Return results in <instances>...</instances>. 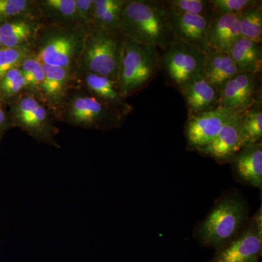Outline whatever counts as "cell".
Returning a JSON list of instances; mask_svg holds the SVG:
<instances>
[{
	"instance_id": "4dcf8cb0",
	"label": "cell",
	"mask_w": 262,
	"mask_h": 262,
	"mask_svg": "<svg viewBox=\"0 0 262 262\" xmlns=\"http://www.w3.org/2000/svg\"><path fill=\"white\" fill-rule=\"evenodd\" d=\"M32 53L33 51L22 48H2L0 49V77L12 69L19 67L24 58Z\"/></svg>"
},
{
	"instance_id": "4316f807",
	"label": "cell",
	"mask_w": 262,
	"mask_h": 262,
	"mask_svg": "<svg viewBox=\"0 0 262 262\" xmlns=\"http://www.w3.org/2000/svg\"><path fill=\"white\" fill-rule=\"evenodd\" d=\"M27 15L39 16L37 0H0V25Z\"/></svg>"
},
{
	"instance_id": "f546056e",
	"label": "cell",
	"mask_w": 262,
	"mask_h": 262,
	"mask_svg": "<svg viewBox=\"0 0 262 262\" xmlns=\"http://www.w3.org/2000/svg\"><path fill=\"white\" fill-rule=\"evenodd\" d=\"M256 0H211L213 12L220 14L239 15L256 6Z\"/></svg>"
},
{
	"instance_id": "277c9868",
	"label": "cell",
	"mask_w": 262,
	"mask_h": 262,
	"mask_svg": "<svg viewBox=\"0 0 262 262\" xmlns=\"http://www.w3.org/2000/svg\"><path fill=\"white\" fill-rule=\"evenodd\" d=\"M89 32L81 26L46 24L38 36L34 54L43 65L77 70Z\"/></svg>"
},
{
	"instance_id": "ffe728a7",
	"label": "cell",
	"mask_w": 262,
	"mask_h": 262,
	"mask_svg": "<svg viewBox=\"0 0 262 262\" xmlns=\"http://www.w3.org/2000/svg\"><path fill=\"white\" fill-rule=\"evenodd\" d=\"M125 0H95L92 26L116 37H121L122 10Z\"/></svg>"
},
{
	"instance_id": "3957f363",
	"label": "cell",
	"mask_w": 262,
	"mask_h": 262,
	"mask_svg": "<svg viewBox=\"0 0 262 262\" xmlns=\"http://www.w3.org/2000/svg\"><path fill=\"white\" fill-rule=\"evenodd\" d=\"M248 215L247 203L242 196H223L198 226L195 237L202 246L219 249L242 232L249 221Z\"/></svg>"
},
{
	"instance_id": "d4e9b609",
	"label": "cell",
	"mask_w": 262,
	"mask_h": 262,
	"mask_svg": "<svg viewBox=\"0 0 262 262\" xmlns=\"http://www.w3.org/2000/svg\"><path fill=\"white\" fill-rule=\"evenodd\" d=\"M27 84V92L34 95L44 102L42 97V85L45 79L43 64L34 53L26 57L19 65ZM45 103V102H44Z\"/></svg>"
},
{
	"instance_id": "8fae6325",
	"label": "cell",
	"mask_w": 262,
	"mask_h": 262,
	"mask_svg": "<svg viewBox=\"0 0 262 262\" xmlns=\"http://www.w3.org/2000/svg\"><path fill=\"white\" fill-rule=\"evenodd\" d=\"M258 76L247 72L234 75L221 91L218 108L239 115L261 102Z\"/></svg>"
},
{
	"instance_id": "6da1fadb",
	"label": "cell",
	"mask_w": 262,
	"mask_h": 262,
	"mask_svg": "<svg viewBox=\"0 0 262 262\" xmlns=\"http://www.w3.org/2000/svg\"><path fill=\"white\" fill-rule=\"evenodd\" d=\"M121 36L165 51L173 39L164 2L125 0Z\"/></svg>"
},
{
	"instance_id": "603a6c76",
	"label": "cell",
	"mask_w": 262,
	"mask_h": 262,
	"mask_svg": "<svg viewBox=\"0 0 262 262\" xmlns=\"http://www.w3.org/2000/svg\"><path fill=\"white\" fill-rule=\"evenodd\" d=\"M228 53L239 72L259 75L261 72V44L241 37L229 50Z\"/></svg>"
},
{
	"instance_id": "ac0fdd59",
	"label": "cell",
	"mask_w": 262,
	"mask_h": 262,
	"mask_svg": "<svg viewBox=\"0 0 262 262\" xmlns=\"http://www.w3.org/2000/svg\"><path fill=\"white\" fill-rule=\"evenodd\" d=\"M188 115H199L218 108L221 91L201 77L181 90Z\"/></svg>"
},
{
	"instance_id": "7c38bea8",
	"label": "cell",
	"mask_w": 262,
	"mask_h": 262,
	"mask_svg": "<svg viewBox=\"0 0 262 262\" xmlns=\"http://www.w3.org/2000/svg\"><path fill=\"white\" fill-rule=\"evenodd\" d=\"M243 113L229 122L210 144L198 150V152L218 163H231L235 155L247 146L243 130Z\"/></svg>"
},
{
	"instance_id": "f1b7e54d",
	"label": "cell",
	"mask_w": 262,
	"mask_h": 262,
	"mask_svg": "<svg viewBox=\"0 0 262 262\" xmlns=\"http://www.w3.org/2000/svg\"><path fill=\"white\" fill-rule=\"evenodd\" d=\"M164 3L168 9L177 13L211 15L213 13L211 1L206 0H170Z\"/></svg>"
},
{
	"instance_id": "30bf717a",
	"label": "cell",
	"mask_w": 262,
	"mask_h": 262,
	"mask_svg": "<svg viewBox=\"0 0 262 262\" xmlns=\"http://www.w3.org/2000/svg\"><path fill=\"white\" fill-rule=\"evenodd\" d=\"M237 115L220 108L199 115H188L184 128L187 150L198 151L208 145Z\"/></svg>"
},
{
	"instance_id": "44dd1931",
	"label": "cell",
	"mask_w": 262,
	"mask_h": 262,
	"mask_svg": "<svg viewBox=\"0 0 262 262\" xmlns=\"http://www.w3.org/2000/svg\"><path fill=\"white\" fill-rule=\"evenodd\" d=\"M37 9L45 24L59 27L79 25L75 0H37Z\"/></svg>"
},
{
	"instance_id": "9c48e42d",
	"label": "cell",
	"mask_w": 262,
	"mask_h": 262,
	"mask_svg": "<svg viewBox=\"0 0 262 262\" xmlns=\"http://www.w3.org/2000/svg\"><path fill=\"white\" fill-rule=\"evenodd\" d=\"M261 206L232 241L216 250L208 262H258L262 252Z\"/></svg>"
},
{
	"instance_id": "83f0119b",
	"label": "cell",
	"mask_w": 262,
	"mask_h": 262,
	"mask_svg": "<svg viewBox=\"0 0 262 262\" xmlns=\"http://www.w3.org/2000/svg\"><path fill=\"white\" fill-rule=\"evenodd\" d=\"M243 130L247 145L261 142L262 139L261 103H257L243 113Z\"/></svg>"
},
{
	"instance_id": "1f68e13d",
	"label": "cell",
	"mask_w": 262,
	"mask_h": 262,
	"mask_svg": "<svg viewBox=\"0 0 262 262\" xmlns=\"http://www.w3.org/2000/svg\"><path fill=\"white\" fill-rule=\"evenodd\" d=\"M95 0H75L76 11L79 25L88 31L92 26Z\"/></svg>"
},
{
	"instance_id": "4fadbf2b",
	"label": "cell",
	"mask_w": 262,
	"mask_h": 262,
	"mask_svg": "<svg viewBox=\"0 0 262 262\" xmlns=\"http://www.w3.org/2000/svg\"><path fill=\"white\" fill-rule=\"evenodd\" d=\"M45 25L44 20L36 15L18 17L1 24L3 47L22 48L34 53L38 36Z\"/></svg>"
},
{
	"instance_id": "8992f818",
	"label": "cell",
	"mask_w": 262,
	"mask_h": 262,
	"mask_svg": "<svg viewBox=\"0 0 262 262\" xmlns=\"http://www.w3.org/2000/svg\"><path fill=\"white\" fill-rule=\"evenodd\" d=\"M8 108L13 127H18L39 142L61 149L56 141L60 130L56 117L41 100L27 91Z\"/></svg>"
},
{
	"instance_id": "7402d4cb",
	"label": "cell",
	"mask_w": 262,
	"mask_h": 262,
	"mask_svg": "<svg viewBox=\"0 0 262 262\" xmlns=\"http://www.w3.org/2000/svg\"><path fill=\"white\" fill-rule=\"evenodd\" d=\"M238 73V70L228 52L210 48L203 72V77L207 81L221 91L225 84Z\"/></svg>"
},
{
	"instance_id": "52a82bcc",
	"label": "cell",
	"mask_w": 262,
	"mask_h": 262,
	"mask_svg": "<svg viewBox=\"0 0 262 262\" xmlns=\"http://www.w3.org/2000/svg\"><path fill=\"white\" fill-rule=\"evenodd\" d=\"M121 38L114 37L97 29H91L88 33L83 51L77 64L79 76L94 74L110 77L117 82Z\"/></svg>"
},
{
	"instance_id": "484cf974",
	"label": "cell",
	"mask_w": 262,
	"mask_h": 262,
	"mask_svg": "<svg viewBox=\"0 0 262 262\" xmlns=\"http://www.w3.org/2000/svg\"><path fill=\"white\" fill-rule=\"evenodd\" d=\"M238 18L241 37L261 44V1L256 6L238 15Z\"/></svg>"
},
{
	"instance_id": "5b68a950",
	"label": "cell",
	"mask_w": 262,
	"mask_h": 262,
	"mask_svg": "<svg viewBox=\"0 0 262 262\" xmlns=\"http://www.w3.org/2000/svg\"><path fill=\"white\" fill-rule=\"evenodd\" d=\"M160 67L158 48L122 37L117 83L125 99L147 86Z\"/></svg>"
},
{
	"instance_id": "cb8c5ba5",
	"label": "cell",
	"mask_w": 262,
	"mask_h": 262,
	"mask_svg": "<svg viewBox=\"0 0 262 262\" xmlns=\"http://www.w3.org/2000/svg\"><path fill=\"white\" fill-rule=\"evenodd\" d=\"M27 84L19 67H15L0 77V103L8 108L24 93Z\"/></svg>"
},
{
	"instance_id": "5bb4252c",
	"label": "cell",
	"mask_w": 262,
	"mask_h": 262,
	"mask_svg": "<svg viewBox=\"0 0 262 262\" xmlns=\"http://www.w3.org/2000/svg\"><path fill=\"white\" fill-rule=\"evenodd\" d=\"M168 21L173 39L201 48L207 53L210 51L207 42V32L211 15L177 13L168 9Z\"/></svg>"
},
{
	"instance_id": "7a4b0ae2",
	"label": "cell",
	"mask_w": 262,
	"mask_h": 262,
	"mask_svg": "<svg viewBox=\"0 0 262 262\" xmlns=\"http://www.w3.org/2000/svg\"><path fill=\"white\" fill-rule=\"evenodd\" d=\"M55 117L71 126L108 131L121 127L127 117L100 102L79 82L70 90Z\"/></svg>"
},
{
	"instance_id": "d6a6232c",
	"label": "cell",
	"mask_w": 262,
	"mask_h": 262,
	"mask_svg": "<svg viewBox=\"0 0 262 262\" xmlns=\"http://www.w3.org/2000/svg\"><path fill=\"white\" fill-rule=\"evenodd\" d=\"M13 128L8 108L0 103V141L3 140L5 134Z\"/></svg>"
},
{
	"instance_id": "d6986e66",
	"label": "cell",
	"mask_w": 262,
	"mask_h": 262,
	"mask_svg": "<svg viewBox=\"0 0 262 262\" xmlns=\"http://www.w3.org/2000/svg\"><path fill=\"white\" fill-rule=\"evenodd\" d=\"M241 37L238 15L213 12L207 32L208 47L215 51L228 52Z\"/></svg>"
},
{
	"instance_id": "e0dca14e",
	"label": "cell",
	"mask_w": 262,
	"mask_h": 262,
	"mask_svg": "<svg viewBox=\"0 0 262 262\" xmlns=\"http://www.w3.org/2000/svg\"><path fill=\"white\" fill-rule=\"evenodd\" d=\"M235 179L249 187H262V143L244 146L231 162Z\"/></svg>"
},
{
	"instance_id": "2e32d148",
	"label": "cell",
	"mask_w": 262,
	"mask_h": 262,
	"mask_svg": "<svg viewBox=\"0 0 262 262\" xmlns=\"http://www.w3.org/2000/svg\"><path fill=\"white\" fill-rule=\"evenodd\" d=\"M79 82L100 102L117 110L125 117L132 112L133 106L120 94L118 84L110 77L83 74L79 76Z\"/></svg>"
},
{
	"instance_id": "836d02e7",
	"label": "cell",
	"mask_w": 262,
	"mask_h": 262,
	"mask_svg": "<svg viewBox=\"0 0 262 262\" xmlns=\"http://www.w3.org/2000/svg\"><path fill=\"white\" fill-rule=\"evenodd\" d=\"M3 48V44H2L1 37H0V49Z\"/></svg>"
},
{
	"instance_id": "ba28073f",
	"label": "cell",
	"mask_w": 262,
	"mask_h": 262,
	"mask_svg": "<svg viewBox=\"0 0 262 262\" xmlns=\"http://www.w3.org/2000/svg\"><path fill=\"white\" fill-rule=\"evenodd\" d=\"M160 58L168 80L179 91L203 77L208 53L201 48L173 39Z\"/></svg>"
},
{
	"instance_id": "9a60e30c",
	"label": "cell",
	"mask_w": 262,
	"mask_h": 262,
	"mask_svg": "<svg viewBox=\"0 0 262 262\" xmlns=\"http://www.w3.org/2000/svg\"><path fill=\"white\" fill-rule=\"evenodd\" d=\"M45 79L42 85V97L53 115L64 102L72 88L79 83L77 70L58 68L43 65Z\"/></svg>"
}]
</instances>
